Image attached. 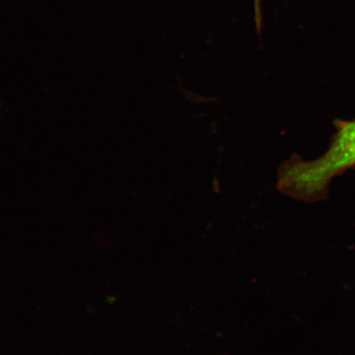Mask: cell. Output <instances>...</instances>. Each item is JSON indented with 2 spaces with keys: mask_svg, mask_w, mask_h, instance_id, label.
I'll list each match as a JSON object with an SVG mask.
<instances>
[{
  "mask_svg": "<svg viewBox=\"0 0 355 355\" xmlns=\"http://www.w3.org/2000/svg\"><path fill=\"white\" fill-rule=\"evenodd\" d=\"M336 132L323 155L306 161L292 156L280 166L277 188L284 195L312 202L323 200L335 178L355 170V120L336 121Z\"/></svg>",
  "mask_w": 355,
  "mask_h": 355,
  "instance_id": "6da1fadb",
  "label": "cell"
},
{
  "mask_svg": "<svg viewBox=\"0 0 355 355\" xmlns=\"http://www.w3.org/2000/svg\"><path fill=\"white\" fill-rule=\"evenodd\" d=\"M254 23L257 31L261 33V23H263V14H261V0H254Z\"/></svg>",
  "mask_w": 355,
  "mask_h": 355,
  "instance_id": "7a4b0ae2",
  "label": "cell"
}]
</instances>
